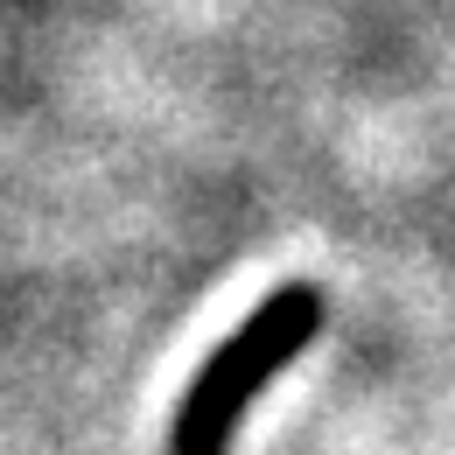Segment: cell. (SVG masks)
Masks as SVG:
<instances>
[{
	"label": "cell",
	"mask_w": 455,
	"mask_h": 455,
	"mask_svg": "<svg viewBox=\"0 0 455 455\" xmlns=\"http://www.w3.org/2000/svg\"><path fill=\"white\" fill-rule=\"evenodd\" d=\"M315 323H323V294H315V287H281L274 301H259V308L211 350V364L189 379V393L175 406V427H169V455H225L245 399L315 337Z\"/></svg>",
	"instance_id": "6da1fadb"
}]
</instances>
